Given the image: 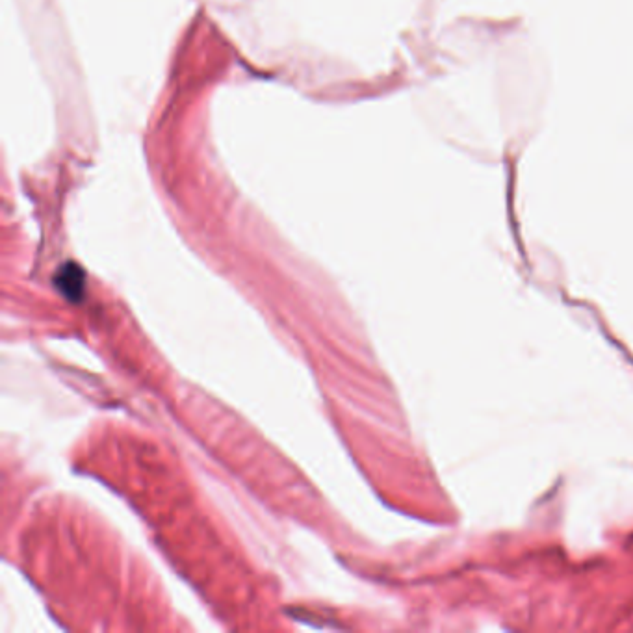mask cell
Segmentation results:
<instances>
[{"label": "cell", "mask_w": 633, "mask_h": 633, "mask_svg": "<svg viewBox=\"0 0 633 633\" xmlns=\"http://www.w3.org/2000/svg\"><path fill=\"white\" fill-rule=\"evenodd\" d=\"M54 285L67 301L80 303L86 292V273L75 262H67L56 272Z\"/></svg>", "instance_id": "6da1fadb"}]
</instances>
